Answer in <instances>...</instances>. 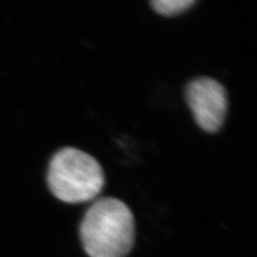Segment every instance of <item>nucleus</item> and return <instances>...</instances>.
I'll return each instance as SVG.
<instances>
[{
    "instance_id": "obj_4",
    "label": "nucleus",
    "mask_w": 257,
    "mask_h": 257,
    "mask_svg": "<svg viewBox=\"0 0 257 257\" xmlns=\"http://www.w3.org/2000/svg\"><path fill=\"white\" fill-rule=\"evenodd\" d=\"M195 3V0H155L150 5L161 15L176 16L188 11Z\"/></svg>"
},
{
    "instance_id": "obj_2",
    "label": "nucleus",
    "mask_w": 257,
    "mask_h": 257,
    "mask_svg": "<svg viewBox=\"0 0 257 257\" xmlns=\"http://www.w3.org/2000/svg\"><path fill=\"white\" fill-rule=\"evenodd\" d=\"M105 183L100 163L86 152L67 147L56 152L47 171V184L55 197L68 204L89 202Z\"/></svg>"
},
{
    "instance_id": "obj_1",
    "label": "nucleus",
    "mask_w": 257,
    "mask_h": 257,
    "mask_svg": "<svg viewBox=\"0 0 257 257\" xmlns=\"http://www.w3.org/2000/svg\"><path fill=\"white\" fill-rule=\"evenodd\" d=\"M79 236L90 257H125L134 243V216L123 202L103 197L86 211Z\"/></svg>"
},
{
    "instance_id": "obj_3",
    "label": "nucleus",
    "mask_w": 257,
    "mask_h": 257,
    "mask_svg": "<svg viewBox=\"0 0 257 257\" xmlns=\"http://www.w3.org/2000/svg\"><path fill=\"white\" fill-rule=\"evenodd\" d=\"M186 100L200 128L208 133L220 130L228 106L227 92L222 84L210 77L193 79L186 88Z\"/></svg>"
}]
</instances>
